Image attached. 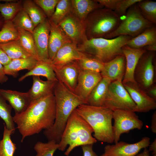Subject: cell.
I'll use <instances>...</instances> for the list:
<instances>
[{"label":"cell","mask_w":156,"mask_h":156,"mask_svg":"<svg viewBox=\"0 0 156 156\" xmlns=\"http://www.w3.org/2000/svg\"><path fill=\"white\" fill-rule=\"evenodd\" d=\"M31 76H41L46 77L48 81H58L51 62L39 61L31 70L19 78L18 81L19 82L21 81L27 77Z\"/></svg>","instance_id":"27"},{"label":"cell","mask_w":156,"mask_h":156,"mask_svg":"<svg viewBox=\"0 0 156 156\" xmlns=\"http://www.w3.org/2000/svg\"><path fill=\"white\" fill-rule=\"evenodd\" d=\"M22 8L29 15L35 27L47 18L43 11L33 1H24Z\"/></svg>","instance_id":"29"},{"label":"cell","mask_w":156,"mask_h":156,"mask_svg":"<svg viewBox=\"0 0 156 156\" xmlns=\"http://www.w3.org/2000/svg\"><path fill=\"white\" fill-rule=\"evenodd\" d=\"M22 9L20 1L0 3V13L5 21H12Z\"/></svg>","instance_id":"37"},{"label":"cell","mask_w":156,"mask_h":156,"mask_svg":"<svg viewBox=\"0 0 156 156\" xmlns=\"http://www.w3.org/2000/svg\"><path fill=\"white\" fill-rule=\"evenodd\" d=\"M58 25L72 42L77 46L87 40L84 22L71 12Z\"/></svg>","instance_id":"13"},{"label":"cell","mask_w":156,"mask_h":156,"mask_svg":"<svg viewBox=\"0 0 156 156\" xmlns=\"http://www.w3.org/2000/svg\"><path fill=\"white\" fill-rule=\"evenodd\" d=\"M53 94L56 114L53 125L56 129L62 130L72 112L79 106L88 104L86 100L70 91L59 80L55 83Z\"/></svg>","instance_id":"6"},{"label":"cell","mask_w":156,"mask_h":156,"mask_svg":"<svg viewBox=\"0 0 156 156\" xmlns=\"http://www.w3.org/2000/svg\"><path fill=\"white\" fill-rule=\"evenodd\" d=\"M0 95L9 102L15 114H20L24 111L31 103L27 92L0 89Z\"/></svg>","instance_id":"21"},{"label":"cell","mask_w":156,"mask_h":156,"mask_svg":"<svg viewBox=\"0 0 156 156\" xmlns=\"http://www.w3.org/2000/svg\"><path fill=\"white\" fill-rule=\"evenodd\" d=\"M12 107L8 104L6 101L0 95V117L4 121V123L8 129L14 133L16 128L13 117L11 115Z\"/></svg>","instance_id":"35"},{"label":"cell","mask_w":156,"mask_h":156,"mask_svg":"<svg viewBox=\"0 0 156 156\" xmlns=\"http://www.w3.org/2000/svg\"><path fill=\"white\" fill-rule=\"evenodd\" d=\"M121 21L113 11L105 8L93 11L84 22L87 39L105 38L116 29Z\"/></svg>","instance_id":"5"},{"label":"cell","mask_w":156,"mask_h":156,"mask_svg":"<svg viewBox=\"0 0 156 156\" xmlns=\"http://www.w3.org/2000/svg\"><path fill=\"white\" fill-rule=\"evenodd\" d=\"M8 80V77L4 73L3 66L0 62V83H5Z\"/></svg>","instance_id":"46"},{"label":"cell","mask_w":156,"mask_h":156,"mask_svg":"<svg viewBox=\"0 0 156 156\" xmlns=\"http://www.w3.org/2000/svg\"><path fill=\"white\" fill-rule=\"evenodd\" d=\"M58 147V144L53 140L47 142H37L34 146L36 153V156H53L54 153Z\"/></svg>","instance_id":"39"},{"label":"cell","mask_w":156,"mask_h":156,"mask_svg":"<svg viewBox=\"0 0 156 156\" xmlns=\"http://www.w3.org/2000/svg\"><path fill=\"white\" fill-rule=\"evenodd\" d=\"M56 107L53 93L31 101L27 108L20 114L13 116L22 136L21 142L27 137L39 133L53 124L55 117Z\"/></svg>","instance_id":"1"},{"label":"cell","mask_w":156,"mask_h":156,"mask_svg":"<svg viewBox=\"0 0 156 156\" xmlns=\"http://www.w3.org/2000/svg\"><path fill=\"white\" fill-rule=\"evenodd\" d=\"M60 0H34L35 4L41 8L48 19L54 13L56 6Z\"/></svg>","instance_id":"40"},{"label":"cell","mask_w":156,"mask_h":156,"mask_svg":"<svg viewBox=\"0 0 156 156\" xmlns=\"http://www.w3.org/2000/svg\"><path fill=\"white\" fill-rule=\"evenodd\" d=\"M11 60H12L0 47V62L4 66L9 64Z\"/></svg>","instance_id":"44"},{"label":"cell","mask_w":156,"mask_h":156,"mask_svg":"<svg viewBox=\"0 0 156 156\" xmlns=\"http://www.w3.org/2000/svg\"><path fill=\"white\" fill-rule=\"evenodd\" d=\"M143 48L147 51L155 52L156 51V44L147 46Z\"/></svg>","instance_id":"49"},{"label":"cell","mask_w":156,"mask_h":156,"mask_svg":"<svg viewBox=\"0 0 156 156\" xmlns=\"http://www.w3.org/2000/svg\"><path fill=\"white\" fill-rule=\"evenodd\" d=\"M93 144H87L81 146L83 156H98L93 149Z\"/></svg>","instance_id":"43"},{"label":"cell","mask_w":156,"mask_h":156,"mask_svg":"<svg viewBox=\"0 0 156 156\" xmlns=\"http://www.w3.org/2000/svg\"><path fill=\"white\" fill-rule=\"evenodd\" d=\"M18 40L24 49L32 57L40 61L37 53L32 34L20 28H17Z\"/></svg>","instance_id":"30"},{"label":"cell","mask_w":156,"mask_h":156,"mask_svg":"<svg viewBox=\"0 0 156 156\" xmlns=\"http://www.w3.org/2000/svg\"><path fill=\"white\" fill-rule=\"evenodd\" d=\"M32 78V86L27 92L31 102L53 93L54 86L57 81H44L39 76H34Z\"/></svg>","instance_id":"22"},{"label":"cell","mask_w":156,"mask_h":156,"mask_svg":"<svg viewBox=\"0 0 156 156\" xmlns=\"http://www.w3.org/2000/svg\"><path fill=\"white\" fill-rule=\"evenodd\" d=\"M4 125L3 137L0 140V156H13L16 147L11 140V135L14 133Z\"/></svg>","instance_id":"31"},{"label":"cell","mask_w":156,"mask_h":156,"mask_svg":"<svg viewBox=\"0 0 156 156\" xmlns=\"http://www.w3.org/2000/svg\"><path fill=\"white\" fill-rule=\"evenodd\" d=\"M102 78L100 73L80 69L74 93L87 101L93 89Z\"/></svg>","instance_id":"15"},{"label":"cell","mask_w":156,"mask_h":156,"mask_svg":"<svg viewBox=\"0 0 156 156\" xmlns=\"http://www.w3.org/2000/svg\"><path fill=\"white\" fill-rule=\"evenodd\" d=\"M39 61L33 57L12 60L7 65L3 66L4 71L7 75L16 78L19 71L23 70H31Z\"/></svg>","instance_id":"26"},{"label":"cell","mask_w":156,"mask_h":156,"mask_svg":"<svg viewBox=\"0 0 156 156\" xmlns=\"http://www.w3.org/2000/svg\"><path fill=\"white\" fill-rule=\"evenodd\" d=\"M103 106L113 111L121 109L134 112L136 105L124 87L122 81L116 80L110 83Z\"/></svg>","instance_id":"8"},{"label":"cell","mask_w":156,"mask_h":156,"mask_svg":"<svg viewBox=\"0 0 156 156\" xmlns=\"http://www.w3.org/2000/svg\"><path fill=\"white\" fill-rule=\"evenodd\" d=\"M123 85L136 105L134 112H146L156 109V100L136 83L128 82Z\"/></svg>","instance_id":"12"},{"label":"cell","mask_w":156,"mask_h":156,"mask_svg":"<svg viewBox=\"0 0 156 156\" xmlns=\"http://www.w3.org/2000/svg\"><path fill=\"white\" fill-rule=\"evenodd\" d=\"M71 0H60L54 13L48 20L58 25L71 12Z\"/></svg>","instance_id":"33"},{"label":"cell","mask_w":156,"mask_h":156,"mask_svg":"<svg viewBox=\"0 0 156 156\" xmlns=\"http://www.w3.org/2000/svg\"><path fill=\"white\" fill-rule=\"evenodd\" d=\"M77 112L90 126L93 137L101 142H114L112 124L113 111L104 106L82 104L76 109Z\"/></svg>","instance_id":"3"},{"label":"cell","mask_w":156,"mask_h":156,"mask_svg":"<svg viewBox=\"0 0 156 156\" xmlns=\"http://www.w3.org/2000/svg\"><path fill=\"white\" fill-rule=\"evenodd\" d=\"M125 18L116 29L105 38L112 39L120 36L135 37L154 24L145 19L141 14L136 3L127 10Z\"/></svg>","instance_id":"7"},{"label":"cell","mask_w":156,"mask_h":156,"mask_svg":"<svg viewBox=\"0 0 156 156\" xmlns=\"http://www.w3.org/2000/svg\"><path fill=\"white\" fill-rule=\"evenodd\" d=\"M84 53L78 50L77 45L72 42L63 46L57 51L51 62L54 68H60L65 65L80 59Z\"/></svg>","instance_id":"16"},{"label":"cell","mask_w":156,"mask_h":156,"mask_svg":"<svg viewBox=\"0 0 156 156\" xmlns=\"http://www.w3.org/2000/svg\"><path fill=\"white\" fill-rule=\"evenodd\" d=\"M0 47L12 60L32 57L23 48L18 40L0 43Z\"/></svg>","instance_id":"28"},{"label":"cell","mask_w":156,"mask_h":156,"mask_svg":"<svg viewBox=\"0 0 156 156\" xmlns=\"http://www.w3.org/2000/svg\"><path fill=\"white\" fill-rule=\"evenodd\" d=\"M155 25L146 29L137 36L128 41L126 45L135 49H140L145 47L156 44V27Z\"/></svg>","instance_id":"25"},{"label":"cell","mask_w":156,"mask_h":156,"mask_svg":"<svg viewBox=\"0 0 156 156\" xmlns=\"http://www.w3.org/2000/svg\"><path fill=\"white\" fill-rule=\"evenodd\" d=\"M71 1V12L77 18L83 22L92 12L104 8L95 0Z\"/></svg>","instance_id":"23"},{"label":"cell","mask_w":156,"mask_h":156,"mask_svg":"<svg viewBox=\"0 0 156 156\" xmlns=\"http://www.w3.org/2000/svg\"><path fill=\"white\" fill-rule=\"evenodd\" d=\"M150 138L145 136L139 141L130 144L120 141L115 144L107 145L104 148V152L100 156H136L143 148L149 146Z\"/></svg>","instance_id":"11"},{"label":"cell","mask_w":156,"mask_h":156,"mask_svg":"<svg viewBox=\"0 0 156 156\" xmlns=\"http://www.w3.org/2000/svg\"><path fill=\"white\" fill-rule=\"evenodd\" d=\"M141 0H120L114 11L120 17L125 16L128 9Z\"/></svg>","instance_id":"41"},{"label":"cell","mask_w":156,"mask_h":156,"mask_svg":"<svg viewBox=\"0 0 156 156\" xmlns=\"http://www.w3.org/2000/svg\"><path fill=\"white\" fill-rule=\"evenodd\" d=\"M16 28H20L33 34L35 27L25 11L21 9L12 20Z\"/></svg>","instance_id":"36"},{"label":"cell","mask_w":156,"mask_h":156,"mask_svg":"<svg viewBox=\"0 0 156 156\" xmlns=\"http://www.w3.org/2000/svg\"><path fill=\"white\" fill-rule=\"evenodd\" d=\"M0 24H1V23H0Z\"/></svg>","instance_id":"51"},{"label":"cell","mask_w":156,"mask_h":156,"mask_svg":"<svg viewBox=\"0 0 156 156\" xmlns=\"http://www.w3.org/2000/svg\"><path fill=\"white\" fill-rule=\"evenodd\" d=\"M50 26L47 18L34 28L33 33L35 44L40 61L51 62L48 52Z\"/></svg>","instance_id":"14"},{"label":"cell","mask_w":156,"mask_h":156,"mask_svg":"<svg viewBox=\"0 0 156 156\" xmlns=\"http://www.w3.org/2000/svg\"><path fill=\"white\" fill-rule=\"evenodd\" d=\"M145 91L149 96L156 100V85L155 83Z\"/></svg>","instance_id":"45"},{"label":"cell","mask_w":156,"mask_h":156,"mask_svg":"<svg viewBox=\"0 0 156 156\" xmlns=\"http://www.w3.org/2000/svg\"><path fill=\"white\" fill-rule=\"evenodd\" d=\"M48 21L50 26V31L48 52L49 59L51 61L59 49L66 44L72 42L58 25L49 20Z\"/></svg>","instance_id":"20"},{"label":"cell","mask_w":156,"mask_h":156,"mask_svg":"<svg viewBox=\"0 0 156 156\" xmlns=\"http://www.w3.org/2000/svg\"><path fill=\"white\" fill-rule=\"evenodd\" d=\"M141 14L147 20L156 24V2L151 0H142L136 3Z\"/></svg>","instance_id":"34"},{"label":"cell","mask_w":156,"mask_h":156,"mask_svg":"<svg viewBox=\"0 0 156 156\" xmlns=\"http://www.w3.org/2000/svg\"><path fill=\"white\" fill-rule=\"evenodd\" d=\"M18 40V31L12 21H5L0 30V43Z\"/></svg>","instance_id":"38"},{"label":"cell","mask_w":156,"mask_h":156,"mask_svg":"<svg viewBox=\"0 0 156 156\" xmlns=\"http://www.w3.org/2000/svg\"><path fill=\"white\" fill-rule=\"evenodd\" d=\"M155 52L146 51L140 58L135 70V80L145 90L155 83Z\"/></svg>","instance_id":"10"},{"label":"cell","mask_w":156,"mask_h":156,"mask_svg":"<svg viewBox=\"0 0 156 156\" xmlns=\"http://www.w3.org/2000/svg\"><path fill=\"white\" fill-rule=\"evenodd\" d=\"M53 68L58 80L61 81L68 89L74 93L80 70L77 61L59 69Z\"/></svg>","instance_id":"17"},{"label":"cell","mask_w":156,"mask_h":156,"mask_svg":"<svg viewBox=\"0 0 156 156\" xmlns=\"http://www.w3.org/2000/svg\"><path fill=\"white\" fill-rule=\"evenodd\" d=\"M132 38L125 35L112 39L97 38L87 39L77 47L80 52L105 63L123 54L122 47Z\"/></svg>","instance_id":"4"},{"label":"cell","mask_w":156,"mask_h":156,"mask_svg":"<svg viewBox=\"0 0 156 156\" xmlns=\"http://www.w3.org/2000/svg\"><path fill=\"white\" fill-rule=\"evenodd\" d=\"M151 129L152 132L156 133V112L153 113L152 118Z\"/></svg>","instance_id":"47"},{"label":"cell","mask_w":156,"mask_h":156,"mask_svg":"<svg viewBox=\"0 0 156 156\" xmlns=\"http://www.w3.org/2000/svg\"><path fill=\"white\" fill-rule=\"evenodd\" d=\"M96 1L108 9L114 11L120 0H95Z\"/></svg>","instance_id":"42"},{"label":"cell","mask_w":156,"mask_h":156,"mask_svg":"<svg viewBox=\"0 0 156 156\" xmlns=\"http://www.w3.org/2000/svg\"><path fill=\"white\" fill-rule=\"evenodd\" d=\"M150 151L146 148H144L142 152L138 153L136 156H150L149 154Z\"/></svg>","instance_id":"50"},{"label":"cell","mask_w":156,"mask_h":156,"mask_svg":"<svg viewBox=\"0 0 156 156\" xmlns=\"http://www.w3.org/2000/svg\"><path fill=\"white\" fill-rule=\"evenodd\" d=\"M149 150L152 152L153 156H156V139L155 138L154 141L150 145Z\"/></svg>","instance_id":"48"},{"label":"cell","mask_w":156,"mask_h":156,"mask_svg":"<svg viewBox=\"0 0 156 156\" xmlns=\"http://www.w3.org/2000/svg\"><path fill=\"white\" fill-rule=\"evenodd\" d=\"M122 51L125 57L126 64L122 83L123 84L128 82L136 83L134 78L135 70L140 58L146 51L143 48H132L127 45L122 47Z\"/></svg>","instance_id":"18"},{"label":"cell","mask_w":156,"mask_h":156,"mask_svg":"<svg viewBox=\"0 0 156 156\" xmlns=\"http://www.w3.org/2000/svg\"><path fill=\"white\" fill-rule=\"evenodd\" d=\"M126 64L125 57L123 54L104 63L103 68L100 73L102 77L108 78L111 81H122L125 73Z\"/></svg>","instance_id":"19"},{"label":"cell","mask_w":156,"mask_h":156,"mask_svg":"<svg viewBox=\"0 0 156 156\" xmlns=\"http://www.w3.org/2000/svg\"><path fill=\"white\" fill-rule=\"evenodd\" d=\"M111 80L106 77H102L93 89L87 101L88 105L93 106H103Z\"/></svg>","instance_id":"24"},{"label":"cell","mask_w":156,"mask_h":156,"mask_svg":"<svg viewBox=\"0 0 156 156\" xmlns=\"http://www.w3.org/2000/svg\"><path fill=\"white\" fill-rule=\"evenodd\" d=\"M77 62L80 69L81 70L100 73L104 68V63L92 56L85 53L82 57Z\"/></svg>","instance_id":"32"},{"label":"cell","mask_w":156,"mask_h":156,"mask_svg":"<svg viewBox=\"0 0 156 156\" xmlns=\"http://www.w3.org/2000/svg\"><path fill=\"white\" fill-rule=\"evenodd\" d=\"M93 130L89 124L74 110L70 115L58 143V149L64 151L67 156L75 148L93 144L97 140L92 136Z\"/></svg>","instance_id":"2"},{"label":"cell","mask_w":156,"mask_h":156,"mask_svg":"<svg viewBox=\"0 0 156 156\" xmlns=\"http://www.w3.org/2000/svg\"><path fill=\"white\" fill-rule=\"evenodd\" d=\"M112 118L114 120L113 126L114 142L117 143L121 135L128 133L132 130H141L143 125L135 112L130 110L117 109L113 111Z\"/></svg>","instance_id":"9"}]
</instances>
